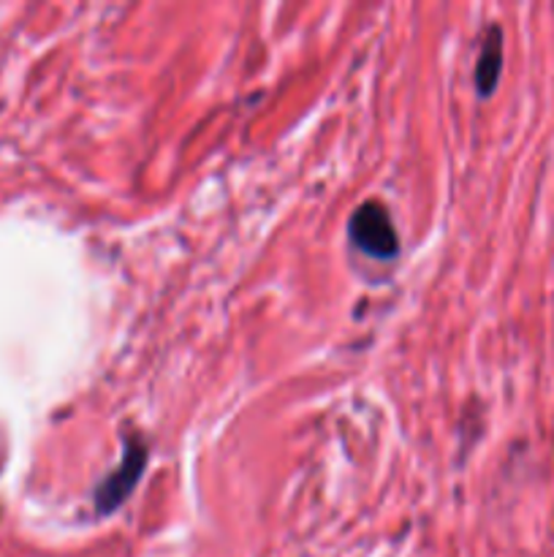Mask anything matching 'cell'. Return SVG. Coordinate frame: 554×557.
<instances>
[{"mask_svg": "<svg viewBox=\"0 0 554 557\" xmlns=\"http://www.w3.org/2000/svg\"><path fill=\"white\" fill-rule=\"evenodd\" d=\"M500 74H503V30L500 27H489L487 41H483L481 54L476 60V90L478 96H492L498 87Z\"/></svg>", "mask_w": 554, "mask_h": 557, "instance_id": "obj_3", "label": "cell"}, {"mask_svg": "<svg viewBox=\"0 0 554 557\" xmlns=\"http://www.w3.org/2000/svg\"><path fill=\"white\" fill-rule=\"evenodd\" d=\"M348 234L353 245L373 259L389 261L400 253V237L389 210L380 201H364L362 207H356L348 221Z\"/></svg>", "mask_w": 554, "mask_h": 557, "instance_id": "obj_1", "label": "cell"}, {"mask_svg": "<svg viewBox=\"0 0 554 557\" xmlns=\"http://www.w3.org/2000/svg\"><path fill=\"white\" fill-rule=\"evenodd\" d=\"M144 466H147L144 441L130 435V438L125 441V455L123 460H119V466L114 468L101 484H98L96 495H92L98 515H112L114 509H119V506L125 504V498H128V495L134 493L136 484H139L141 473H144Z\"/></svg>", "mask_w": 554, "mask_h": 557, "instance_id": "obj_2", "label": "cell"}]
</instances>
